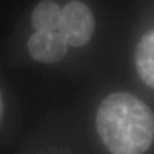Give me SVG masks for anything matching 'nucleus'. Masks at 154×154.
Instances as JSON below:
<instances>
[{"label": "nucleus", "mask_w": 154, "mask_h": 154, "mask_svg": "<svg viewBox=\"0 0 154 154\" xmlns=\"http://www.w3.org/2000/svg\"><path fill=\"white\" fill-rule=\"evenodd\" d=\"M61 20V9L51 0H44L34 7L32 24L36 32H57Z\"/></svg>", "instance_id": "nucleus-5"}, {"label": "nucleus", "mask_w": 154, "mask_h": 154, "mask_svg": "<svg viewBox=\"0 0 154 154\" xmlns=\"http://www.w3.org/2000/svg\"><path fill=\"white\" fill-rule=\"evenodd\" d=\"M97 131L111 154H143L154 140V114L130 93L107 96L96 116Z\"/></svg>", "instance_id": "nucleus-1"}, {"label": "nucleus", "mask_w": 154, "mask_h": 154, "mask_svg": "<svg viewBox=\"0 0 154 154\" xmlns=\"http://www.w3.org/2000/svg\"><path fill=\"white\" fill-rule=\"evenodd\" d=\"M59 33L67 46L82 47L90 42L94 33V17L91 10L80 2H72L61 10Z\"/></svg>", "instance_id": "nucleus-2"}, {"label": "nucleus", "mask_w": 154, "mask_h": 154, "mask_svg": "<svg viewBox=\"0 0 154 154\" xmlns=\"http://www.w3.org/2000/svg\"><path fill=\"white\" fill-rule=\"evenodd\" d=\"M30 56L40 63H56L67 53V43L59 32H36L29 38Z\"/></svg>", "instance_id": "nucleus-3"}, {"label": "nucleus", "mask_w": 154, "mask_h": 154, "mask_svg": "<svg viewBox=\"0 0 154 154\" xmlns=\"http://www.w3.org/2000/svg\"><path fill=\"white\" fill-rule=\"evenodd\" d=\"M134 60L140 79L149 87L154 88V30L140 38Z\"/></svg>", "instance_id": "nucleus-4"}]
</instances>
